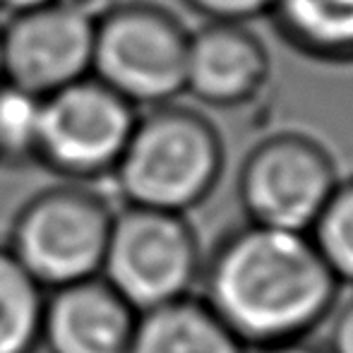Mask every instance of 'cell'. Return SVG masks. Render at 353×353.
<instances>
[{
    "instance_id": "obj_10",
    "label": "cell",
    "mask_w": 353,
    "mask_h": 353,
    "mask_svg": "<svg viewBox=\"0 0 353 353\" xmlns=\"http://www.w3.org/2000/svg\"><path fill=\"white\" fill-rule=\"evenodd\" d=\"M137 312L101 276L46 293L39 349L46 353H128Z\"/></svg>"
},
{
    "instance_id": "obj_19",
    "label": "cell",
    "mask_w": 353,
    "mask_h": 353,
    "mask_svg": "<svg viewBox=\"0 0 353 353\" xmlns=\"http://www.w3.org/2000/svg\"><path fill=\"white\" fill-rule=\"evenodd\" d=\"M48 5H56V0H0V12H5L8 17H17V14L37 12Z\"/></svg>"
},
{
    "instance_id": "obj_2",
    "label": "cell",
    "mask_w": 353,
    "mask_h": 353,
    "mask_svg": "<svg viewBox=\"0 0 353 353\" xmlns=\"http://www.w3.org/2000/svg\"><path fill=\"white\" fill-rule=\"evenodd\" d=\"M223 166L214 123L173 101L137 116L111 181L123 205L188 216L212 197Z\"/></svg>"
},
{
    "instance_id": "obj_1",
    "label": "cell",
    "mask_w": 353,
    "mask_h": 353,
    "mask_svg": "<svg viewBox=\"0 0 353 353\" xmlns=\"http://www.w3.org/2000/svg\"><path fill=\"white\" fill-rule=\"evenodd\" d=\"M200 298L245 349L307 339L332 317L341 283L307 233L243 223L205 255Z\"/></svg>"
},
{
    "instance_id": "obj_17",
    "label": "cell",
    "mask_w": 353,
    "mask_h": 353,
    "mask_svg": "<svg viewBox=\"0 0 353 353\" xmlns=\"http://www.w3.org/2000/svg\"><path fill=\"white\" fill-rule=\"evenodd\" d=\"M330 339H327V353H353V296L339 301L332 312Z\"/></svg>"
},
{
    "instance_id": "obj_18",
    "label": "cell",
    "mask_w": 353,
    "mask_h": 353,
    "mask_svg": "<svg viewBox=\"0 0 353 353\" xmlns=\"http://www.w3.org/2000/svg\"><path fill=\"white\" fill-rule=\"evenodd\" d=\"M116 3L118 0H56V5L70 10V12L82 14V17L92 19V22H97L99 17H103Z\"/></svg>"
},
{
    "instance_id": "obj_15",
    "label": "cell",
    "mask_w": 353,
    "mask_h": 353,
    "mask_svg": "<svg viewBox=\"0 0 353 353\" xmlns=\"http://www.w3.org/2000/svg\"><path fill=\"white\" fill-rule=\"evenodd\" d=\"M41 99L14 84H0V163H34Z\"/></svg>"
},
{
    "instance_id": "obj_6",
    "label": "cell",
    "mask_w": 353,
    "mask_h": 353,
    "mask_svg": "<svg viewBox=\"0 0 353 353\" xmlns=\"http://www.w3.org/2000/svg\"><path fill=\"white\" fill-rule=\"evenodd\" d=\"M137 116L135 106L99 79H79L41 99L34 163L65 183L94 185L103 178L111 181Z\"/></svg>"
},
{
    "instance_id": "obj_3",
    "label": "cell",
    "mask_w": 353,
    "mask_h": 353,
    "mask_svg": "<svg viewBox=\"0 0 353 353\" xmlns=\"http://www.w3.org/2000/svg\"><path fill=\"white\" fill-rule=\"evenodd\" d=\"M116 207L84 183L43 188L14 214L5 248L43 291L101 276Z\"/></svg>"
},
{
    "instance_id": "obj_21",
    "label": "cell",
    "mask_w": 353,
    "mask_h": 353,
    "mask_svg": "<svg viewBox=\"0 0 353 353\" xmlns=\"http://www.w3.org/2000/svg\"><path fill=\"white\" fill-rule=\"evenodd\" d=\"M0 84H3V53H0Z\"/></svg>"
},
{
    "instance_id": "obj_16",
    "label": "cell",
    "mask_w": 353,
    "mask_h": 353,
    "mask_svg": "<svg viewBox=\"0 0 353 353\" xmlns=\"http://www.w3.org/2000/svg\"><path fill=\"white\" fill-rule=\"evenodd\" d=\"M192 12L207 22L248 24L252 19L270 17L272 0H183Z\"/></svg>"
},
{
    "instance_id": "obj_14",
    "label": "cell",
    "mask_w": 353,
    "mask_h": 353,
    "mask_svg": "<svg viewBox=\"0 0 353 353\" xmlns=\"http://www.w3.org/2000/svg\"><path fill=\"white\" fill-rule=\"evenodd\" d=\"M307 236L341 286H353V176L341 178Z\"/></svg>"
},
{
    "instance_id": "obj_12",
    "label": "cell",
    "mask_w": 353,
    "mask_h": 353,
    "mask_svg": "<svg viewBox=\"0 0 353 353\" xmlns=\"http://www.w3.org/2000/svg\"><path fill=\"white\" fill-rule=\"evenodd\" d=\"M270 17L305 58L353 65V0H272Z\"/></svg>"
},
{
    "instance_id": "obj_11",
    "label": "cell",
    "mask_w": 353,
    "mask_h": 353,
    "mask_svg": "<svg viewBox=\"0 0 353 353\" xmlns=\"http://www.w3.org/2000/svg\"><path fill=\"white\" fill-rule=\"evenodd\" d=\"M128 353H248L200 296L137 315Z\"/></svg>"
},
{
    "instance_id": "obj_13",
    "label": "cell",
    "mask_w": 353,
    "mask_h": 353,
    "mask_svg": "<svg viewBox=\"0 0 353 353\" xmlns=\"http://www.w3.org/2000/svg\"><path fill=\"white\" fill-rule=\"evenodd\" d=\"M46 291L0 245V353H37Z\"/></svg>"
},
{
    "instance_id": "obj_9",
    "label": "cell",
    "mask_w": 353,
    "mask_h": 353,
    "mask_svg": "<svg viewBox=\"0 0 353 353\" xmlns=\"http://www.w3.org/2000/svg\"><path fill=\"white\" fill-rule=\"evenodd\" d=\"M270 53L248 24L207 22L190 32L185 94L212 108H238L262 94Z\"/></svg>"
},
{
    "instance_id": "obj_7",
    "label": "cell",
    "mask_w": 353,
    "mask_h": 353,
    "mask_svg": "<svg viewBox=\"0 0 353 353\" xmlns=\"http://www.w3.org/2000/svg\"><path fill=\"white\" fill-rule=\"evenodd\" d=\"M339 181L320 142L303 132H276L248 152L236 190L248 223L310 233Z\"/></svg>"
},
{
    "instance_id": "obj_5",
    "label": "cell",
    "mask_w": 353,
    "mask_h": 353,
    "mask_svg": "<svg viewBox=\"0 0 353 353\" xmlns=\"http://www.w3.org/2000/svg\"><path fill=\"white\" fill-rule=\"evenodd\" d=\"M205 250L183 214L121 205L108 233L101 279L140 315L195 296Z\"/></svg>"
},
{
    "instance_id": "obj_8",
    "label": "cell",
    "mask_w": 353,
    "mask_h": 353,
    "mask_svg": "<svg viewBox=\"0 0 353 353\" xmlns=\"http://www.w3.org/2000/svg\"><path fill=\"white\" fill-rule=\"evenodd\" d=\"M94 24L61 5L8 17L0 27L3 82L46 99L92 77Z\"/></svg>"
},
{
    "instance_id": "obj_4",
    "label": "cell",
    "mask_w": 353,
    "mask_h": 353,
    "mask_svg": "<svg viewBox=\"0 0 353 353\" xmlns=\"http://www.w3.org/2000/svg\"><path fill=\"white\" fill-rule=\"evenodd\" d=\"M188 41V27L161 5L118 0L94 24L92 77L137 111L166 106L185 94Z\"/></svg>"
},
{
    "instance_id": "obj_20",
    "label": "cell",
    "mask_w": 353,
    "mask_h": 353,
    "mask_svg": "<svg viewBox=\"0 0 353 353\" xmlns=\"http://www.w3.org/2000/svg\"><path fill=\"white\" fill-rule=\"evenodd\" d=\"M260 353H327V349L310 344L307 339H296V341H283V344L270 346V349H262Z\"/></svg>"
}]
</instances>
